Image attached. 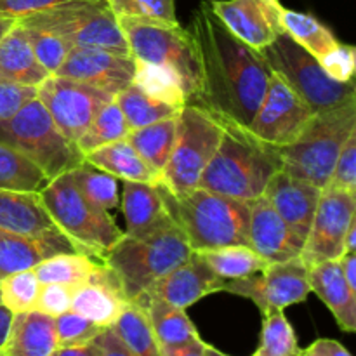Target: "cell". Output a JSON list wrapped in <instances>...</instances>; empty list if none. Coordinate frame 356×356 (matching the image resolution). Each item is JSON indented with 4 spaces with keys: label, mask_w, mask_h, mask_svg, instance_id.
Wrapping results in <instances>:
<instances>
[{
    "label": "cell",
    "mask_w": 356,
    "mask_h": 356,
    "mask_svg": "<svg viewBox=\"0 0 356 356\" xmlns=\"http://www.w3.org/2000/svg\"><path fill=\"white\" fill-rule=\"evenodd\" d=\"M188 33L198 76L191 104L221 122L249 127L271 79L261 52L235 37L216 16L209 0L195 10Z\"/></svg>",
    "instance_id": "cell-1"
},
{
    "label": "cell",
    "mask_w": 356,
    "mask_h": 356,
    "mask_svg": "<svg viewBox=\"0 0 356 356\" xmlns=\"http://www.w3.org/2000/svg\"><path fill=\"white\" fill-rule=\"evenodd\" d=\"M160 198L174 225L195 252L228 245L249 247L250 202L195 188L172 193L156 183Z\"/></svg>",
    "instance_id": "cell-2"
},
{
    "label": "cell",
    "mask_w": 356,
    "mask_h": 356,
    "mask_svg": "<svg viewBox=\"0 0 356 356\" xmlns=\"http://www.w3.org/2000/svg\"><path fill=\"white\" fill-rule=\"evenodd\" d=\"M282 169L278 148L257 139L242 125L222 122V136L211 162L198 179L202 190L252 202Z\"/></svg>",
    "instance_id": "cell-3"
},
{
    "label": "cell",
    "mask_w": 356,
    "mask_h": 356,
    "mask_svg": "<svg viewBox=\"0 0 356 356\" xmlns=\"http://www.w3.org/2000/svg\"><path fill=\"white\" fill-rule=\"evenodd\" d=\"M191 252L183 232L172 222L143 236L124 233L106 250L103 263L115 275L125 299L134 302L156 280L186 263Z\"/></svg>",
    "instance_id": "cell-4"
},
{
    "label": "cell",
    "mask_w": 356,
    "mask_h": 356,
    "mask_svg": "<svg viewBox=\"0 0 356 356\" xmlns=\"http://www.w3.org/2000/svg\"><path fill=\"white\" fill-rule=\"evenodd\" d=\"M356 131V101L315 113L292 145L278 148L282 169L325 188L344 143Z\"/></svg>",
    "instance_id": "cell-5"
},
{
    "label": "cell",
    "mask_w": 356,
    "mask_h": 356,
    "mask_svg": "<svg viewBox=\"0 0 356 356\" xmlns=\"http://www.w3.org/2000/svg\"><path fill=\"white\" fill-rule=\"evenodd\" d=\"M0 143L26 156L49 181L70 172L86 160L76 143L63 136L37 97L13 117L0 120Z\"/></svg>",
    "instance_id": "cell-6"
},
{
    "label": "cell",
    "mask_w": 356,
    "mask_h": 356,
    "mask_svg": "<svg viewBox=\"0 0 356 356\" xmlns=\"http://www.w3.org/2000/svg\"><path fill=\"white\" fill-rule=\"evenodd\" d=\"M259 52L271 73L287 83L312 108L313 113H323L356 101L355 80H334L322 65L285 31Z\"/></svg>",
    "instance_id": "cell-7"
},
{
    "label": "cell",
    "mask_w": 356,
    "mask_h": 356,
    "mask_svg": "<svg viewBox=\"0 0 356 356\" xmlns=\"http://www.w3.org/2000/svg\"><path fill=\"white\" fill-rule=\"evenodd\" d=\"M38 195L56 228L92 257L103 259L106 250L124 235L110 212L80 193L70 172L49 181Z\"/></svg>",
    "instance_id": "cell-8"
},
{
    "label": "cell",
    "mask_w": 356,
    "mask_h": 356,
    "mask_svg": "<svg viewBox=\"0 0 356 356\" xmlns=\"http://www.w3.org/2000/svg\"><path fill=\"white\" fill-rule=\"evenodd\" d=\"M19 21L26 26L59 35L72 47L106 49L118 54H131L124 31L106 0L70 2L19 17Z\"/></svg>",
    "instance_id": "cell-9"
},
{
    "label": "cell",
    "mask_w": 356,
    "mask_h": 356,
    "mask_svg": "<svg viewBox=\"0 0 356 356\" xmlns=\"http://www.w3.org/2000/svg\"><path fill=\"white\" fill-rule=\"evenodd\" d=\"M221 136V120L197 104H184L177 115L176 141L169 162L160 174V183L172 193L195 190L218 149Z\"/></svg>",
    "instance_id": "cell-10"
},
{
    "label": "cell",
    "mask_w": 356,
    "mask_h": 356,
    "mask_svg": "<svg viewBox=\"0 0 356 356\" xmlns=\"http://www.w3.org/2000/svg\"><path fill=\"white\" fill-rule=\"evenodd\" d=\"M117 19L125 35L131 56L139 61L165 66L176 73L188 103H191L197 94L198 76L188 30L181 28L179 23H160L124 16Z\"/></svg>",
    "instance_id": "cell-11"
},
{
    "label": "cell",
    "mask_w": 356,
    "mask_h": 356,
    "mask_svg": "<svg viewBox=\"0 0 356 356\" xmlns=\"http://www.w3.org/2000/svg\"><path fill=\"white\" fill-rule=\"evenodd\" d=\"M37 99L44 104L63 136L76 143L94 117L115 96L68 76L49 75L37 87Z\"/></svg>",
    "instance_id": "cell-12"
},
{
    "label": "cell",
    "mask_w": 356,
    "mask_h": 356,
    "mask_svg": "<svg viewBox=\"0 0 356 356\" xmlns=\"http://www.w3.org/2000/svg\"><path fill=\"white\" fill-rule=\"evenodd\" d=\"M222 292L250 299L261 313L285 309L306 301L309 289V268L301 257L268 263L259 273L238 280H225Z\"/></svg>",
    "instance_id": "cell-13"
},
{
    "label": "cell",
    "mask_w": 356,
    "mask_h": 356,
    "mask_svg": "<svg viewBox=\"0 0 356 356\" xmlns=\"http://www.w3.org/2000/svg\"><path fill=\"white\" fill-rule=\"evenodd\" d=\"M313 115L312 108L271 73L266 94L247 129L266 145L284 148L299 138Z\"/></svg>",
    "instance_id": "cell-14"
},
{
    "label": "cell",
    "mask_w": 356,
    "mask_h": 356,
    "mask_svg": "<svg viewBox=\"0 0 356 356\" xmlns=\"http://www.w3.org/2000/svg\"><path fill=\"white\" fill-rule=\"evenodd\" d=\"M356 195L323 188L305 238L301 259L308 268L323 261H337L344 254V235L355 218Z\"/></svg>",
    "instance_id": "cell-15"
},
{
    "label": "cell",
    "mask_w": 356,
    "mask_h": 356,
    "mask_svg": "<svg viewBox=\"0 0 356 356\" xmlns=\"http://www.w3.org/2000/svg\"><path fill=\"white\" fill-rule=\"evenodd\" d=\"M280 21L285 33L305 47L334 80H355L356 51L353 45L341 44L336 35L312 14L282 7Z\"/></svg>",
    "instance_id": "cell-16"
},
{
    "label": "cell",
    "mask_w": 356,
    "mask_h": 356,
    "mask_svg": "<svg viewBox=\"0 0 356 356\" xmlns=\"http://www.w3.org/2000/svg\"><path fill=\"white\" fill-rule=\"evenodd\" d=\"M136 59L106 49L73 47L54 75L86 82L117 96L134 82Z\"/></svg>",
    "instance_id": "cell-17"
},
{
    "label": "cell",
    "mask_w": 356,
    "mask_h": 356,
    "mask_svg": "<svg viewBox=\"0 0 356 356\" xmlns=\"http://www.w3.org/2000/svg\"><path fill=\"white\" fill-rule=\"evenodd\" d=\"M216 16L235 37L256 51L270 45L284 31L282 3L271 0H209Z\"/></svg>",
    "instance_id": "cell-18"
},
{
    "label": "cell",
    "mask_w": 356,
    "mask_h": 356,
    "mask_svg": "<svg viewBox=\"0 0 356 356\" xmlns=\"http://www.w3.org/2000/svg\"><path fill=\"white\" fill-rule=\"evenodd\" d=\"M87 254L61 229L38 235H16L0 232V280L7 275L35 270L42 261L58 254ZM90 256V254H87Z\"/></svg>",
    "instance_id": "cell-19"
},
{
    "label": "cell",
    "mask_w": 356,
    "mask_h": 356,
    "mask_svg": "<svg viewBox=\"0 0 356 356\" xmlns=\"http://www.w3.org/2000/svg\"><path fill=\"white\" fill-rule=\"evenodd\" d=\"M225 280L209 268L198 252H191L186 263L156 280L143 296L162 299L176 308L186 309L205 296L222 292Z\"/></svg>",
    "instance_id": "cell-20"
},
{
    "label": "cell",
    "mask_w": 356,
    "mask_h": 356,
    "mask_svg": "<svg viewBox=\"0 0 356 356\" xmlns=\"http://www.w3.org/2000/svg\"><path fill=\"white\" fill-rule=\"evenodd\" d=\"M305 240L275 212L264 197L250 202L249 247L268 263L301 256Z\"/></svg>",
    "instance_id": "cell-21"
},
{
    "label": "cell",
    "mask_w": 356,
    "mask_h": 356,
    "mask_svg": "<svg viewBox=\"0 0 356 356\" xmlns=\"http://www.w3.org/2000/svg\"><path fill=\"white\" fill-rule=\"evenodd\" d=\"M320 195L322 188L280 169L268 181L263 197L270 202L275 212L305 240L312 226Z\"/></svg>",
    "instance_id": "cell-22"
},
{
    "label": "cell",
    "mask_w": 356,
    "mask_h": 356,
    "mask_svg": "<svg viewBox=\"0 0 356 356\" xmlns=\"http://www.w3.org/2000/svg\"><path fill=\"white\" fill-rule=\"evenodd\" d=\"M129 305L131 302L122 294L117 278L106 266L92 280L79 285L72 292L73 312L103 329L113 325Z\"/></svg>",
    "instance_id": "cell-23"
},
{
    "label": "cell",
    "mask_w": 356,
    "mask_h": 356,
    "mask_svg": "<svg viewBox=\"0 0 356 356\" xmlns=\"http://www.w3.org/2000/svg\"><path fill=\"white\" fill-rule=\"evenodd\" d=\"M122 212L125 235L143 236L172 225L160 198L156 184L122 181Z\"/></svg>",
    "instance_id": "cell-24"
},
{
    "label": "cell",
    "mask_w": 356,
    "mask_h": 356,
    "mask_svg": "<svg viewBox=\"0 0 356 356\" xmlns=\"http://www.w3.org/2000/svg\"><path fill=\"white\" fill-rule=\"evenodd\" d=\"M309 289L332 312L341 330L353 334L356 330V292L344 280L339 261H323L309 268Z\"/></svg>",
    "instance_id": "cell-25"
},
{
    "label": "cell",
    "mask_w": 356,
    "mask_h": 356,
    "mask_svg": "<svg viewBox=\"0 0 356 356\" xmlns=\"http://www.w3.org/2000/svg\"><path fill=\"white\" fill-rule=\"evenodd\" d=\"M58 350L54 316L38 309L16 313L2 353L7 356H51Z\"/></svg>",
    "instance_id": "cell-26"
},
{
    "label": "cell",
    "mask_w": 356,
    "mask_h": 356,
    "mask_svg": "<svg viewBox=\"0 0 356 356\" xmlns=\"http://www.w3.org/2000/svg\"><path fill=\"white\" fill-rule=\"evenodd\" d=\"M51 73L40 65L19 21L0 40V80L38 87Z\"/></svg>",
    "instance_id": "cell-27"
},
{
    "label": "cell",
    "mask_w": 356,
    "mask_h": 356,
    "mask_svg": "<svg viewBox=\"0 0 356 356\" xmlns=\"http://www.w3.org/2000/svg\"><path fill=\"white\" fill-rule=\"evenodd\" d=\"M49 229H56V225L42 205L40 195L0 190V232L38 235Z\"/></svg>",
    "instance_id": "cell-28"
},
{
    "label": "cell",
    "mask_w": 356,
    "mask_h": 356,
    "mask_svg": "<svg viewBox=\"0 0 356 356\" xmlns=\"http://www.w3.org/2000/svg\"><path fill=\"white\" fill-rule=\"evenodd\" d=\"M86 160L120 181H138V183L149 184H156L160 181V174L155 172L139 156V153L132 148L127 138L108 143V145L87 153Z\"/></svg>",
    "instance_id": "cell-29"
},
{
    "label": "cell",
    "mask_w": 356,
    "mask_h": 356,
    "mask_svg": "<svg viewBox=\"0 0 356 356\" xmlns=\"http://www.w3.org/2000/svg\"><path fill=\"white\" fill-rule=\"evenodd\" d=\"M132 305L145 312L160 346H174L200 337L184 309L149 296H139Z\"/></svg>",
    "instance_id": "cell-30"
},
{
    "label": "cell",
    "mask_w": 356,
    "mask_h": 356,
    "mask_svg": "<svg viewBox=\"0 0 356 356\" xmlns=\"http://www.w3.org/2000/svg\"><path fill=\"white\" fill-rule=\"evenodd\" d=\"M177 115L153 122L145 127L132 129L127 136V141L131 143L132 148L159 174H162V170L165 169L170 153H172L174 141H176Z\"/></svg>",
    "instance_id": "cell-31"
},
{
    "label": "cell",
    "mask_w": 356,
    "mask_h": 356,
    "mask_svg": "<svg viewBox=\"0 0 356 356\" xmlns=\"http://www.w3.org/2000/svg\"><path fill=\"white\" fill-rule=\"evenodd\" d=\"M103 266L104 263H96L92 256L75 252L49 257L42 261L33 271L40 285L61 284L75 289L92 280L103 270Z\"/></svg>",
    "instance_id": "cell-32"
},
{
    "label": "cell",
    "mask_w": 356,
    "mask_h": 356,
    "mask_svg": "<svg viewBox=\"0 0 356 356\" xmlns=\"http://www.w3.org/2000/svg\"><path fill=\"white\" fill-rule=\"evenodd\" d=\"M198 254L222 280H238L259 273L268 264V261H264L259 254L247 245L219 247V249L200 250Z\"/></svg>",
    "instance_id": "cell-33"
},
{
    "label": "cell",
    "mask_w": 356,
    "mask_h": 356,
    "mask_svg": "<svg viewBox=\"0 0 356 356\" xmlns=\"http://www.w3.org/2000/svg\"><path fill=\"white\" fill-rule=\"evenodd\" d=\"M115 101H117L118 108H120L131 131L132 129L145 127V125L153 124V122L163 120V118L176 117L181 111V108L167 104L146 94L134 82L127 89L118 92L115 96Z\"/></svg>",
    "instance_id": "cell-34"
},
{
    "label": "cell",
    "mask_w": 356,
    "mask_h": 356,
    "mask_svg": "<svg viewBox=\"0 0 356 356\" xmlns=\"http://www.w3.org/2000/svg\"><path fill=\"white\" fill-rule=\"evenodd\" d=\"M47 183V176L33 162L0 143V190L38 193Z\"/></svg>",
    "instance_id": "cell-35"
},
{
    "label": "cell",
    "mask_w": 356,
    "mask_h": 356,
    "mask_svg": "<svg viewBox=\"0 0 356 356\" xmlns=\"http://www.w3.org/2000/svg\"><path fill=\"white\" fill-rule=\"evenodd\" d=\"M134 83L155 99L172 104L176 108H183L188 103V97L177 75L165 66L136 59Z\"/></svg>",
    "instance_id": "cell-36"
},
{
    "label": "cell",
    "mask_w": 356,
    "mask_h": 356,
    "mask_svg": "<svg viewBox=\"0 0 356 356\" xmlns=\"http://www.w3.org/2000/svg\"><path fill=\"white\" fill-rule=\"evenodd\" d=\"M70 176H72L73 183L79 188L80 193L87 200L92 202L94 205L108 212L118 207L120 198H118L117 177L97 169L96 165L89 163L87 160H83L80 165L70 170Z\"/></svg>",
    "instance_id": "cell-37"
},
{
    "label": "cell",
    "mask_w": 356,
    "mask_h": 356,
    "mask_svg": "<svg viewBox=\"0 0 356 356\" xmlns=\"http://www.w3.org/2000/svg\"><path fill=\"white\" fill-rule=\"evenodd\" d=\"M117 336L138 356H163L145 312L139 306L129 305L117 322L111 325Z\"/></svg>",
    "instance_id": "cell-38"
},
{
    "label": "cell",
    "mask_w": 356,
    "mask_h": 356,
    "mask_svg": "<svg viewBox=\"0 0 356 356\" xmlns=\"http://www.w3.org/2000/svg\"><path fill=\"white\" fill-rule=\"evenodd\" d=\"M129 132H131V129H129L117 101L113 99L94 117L89 127L86 129V132L76 141V146L86 156L87 153L94 152V149L101 148L108 143L125 139Z\"/></svg>",
    "instance_id": "cell-39"
},
{
    "label": "cell",
    "mask_w": 356,
    "mask_h": 356,
    "mask_svg": "<svg viewBox=\"0 0 356 356\" xmlns=\"http://www.w3.org/2000/svg\"><path fill=\"white\" fill-rule=\"evenodd\" d=\"M298 351V337L284 309L263 313L261 343L254 356H296Z\"/></svg>",
    "instance_id": "cell-40"
},
{
    "label": "cell",
    "mask_w": 356,
    "mask_h": 356,
    "mask_svg": "<svg viewBox=\"0 0 356 356\" xmlns=\"http://www.w3.org/2000/svg\"><path fill=\"white\" fill-rule=\"evenodd\" d=\"M40 291V282L33 270L7 275L0 280V302L16 313L35 309Z\"/></svg>",
    "instance_id": "cell-41"
},
{
    "label": "cell",
    "mask_w": 356,
    "mask_h": 356,
    "mask_svg": "<svg viewBox=\"0 0 356 356\" xmlns=\"http://www.w3.org/2000/svg\"><path fill=\"white\" fill-rule=\"evenodd\" d=\"M21 26H23L28 42H30L31 51H33V54L37 56L40 65L44 66L51 75H54V73L58 72L59 66L63 65V61L66 59V56H68L70 51L73 49L72 44L66 42L65 38L59 37V35L51 33V31L40 30V28L26 26V24L23 23H21Z\"/></svg>",
    "instance_id": "cell-42"
},
{
    "label": "cell",
    "mask_w": 356,
    "mask_h": 356,
    "mask_svg": "<svg viewBox=\"0 0 356 356\" xmlns=\"http://www.w3.org/2000/svg\"><path fill=\"white\" fill-rule=\"evenodd\" d=\"M117 17H138V19L179 23L176 17L174 0H106Z\"/></svg>",
    "instance_id": "cell-43"
},
{
    "label": "cell",
    "mask_w": 356,
    "mask_h": 356,
    "mask_svg": "<svg viewBox=\"0 0 356 356\" xmlns=\"http://www.w3.org/2000/svg\"><path fill=\"white\" fill-rule=\"evenodd\" d=\"M54 325L58 346H79V344L92 343L104 330L103 327L96 325L73 309L56 316Z\"/></svg>",
    "instance_id": "cell-44"
},
{
    "label": "cell",
    "mask_w": 356,
    "mask_h": 356,
    "mask_svg": "<svg viewBox=\"0 0 356 356\" xmlns=\"http://www.w3.org/2000/svg\"><path fill=\"white\" fill-rule=\"evenodd\" d=\"M325 188L356 195V131L344 143Z\"/></svg>",
    "instance_id": "cell-45"
},
{
    "label": "cell",
    "mask_w": 356,
    "mask_h": 356,
    "mask_svg": "<svg viewBox=\"0 0 356 356\" xmlns=\"http://www.w3.org/2000/svg\"><path fill=\"white\" fill-rule=\"evenodd\" d=\"M72 287L61 284H45L40 285L38 299L35 309L51 316H59L61 313L72 309Z\"/></svg>",
    "instance_id": "cell-46"
},
{
    "label": "cell",
    "mask_w": 356,
    "mask_h": 356,
    "mask_svg": "<svg viewBox=\"0 0 356 356\" xmlns=\"http://www.w3.org/2000/svg\"><path fill=\"white\" fill-rule=\"evenodd\" d=\"M35 97H37V87L0 80V120L13 117Z\"/></svg>",
    "instance_id": "cell-47"
},
{
    "label": "cell",
    "mask_w": 356,
    "mask_h": 356,
    "mask_svg": "<svg viewBox=\"0 0 356 356\" xmlns=\"http://www.w3.org/2000/svg\"><path fill=\"white\" fill-rule=\"evenodd\" d=\"M70 2H87V0H0V16H10L19 19V17L65 6Z\"/></svg>",
    "instance_id": "cell-48"
},
{
    "label": "cell",
    "mask_w": 356,
    "mask_h": 356,
    "mask_svg": "<svg viewBox=\"0 0 356 356\" xmlns=\"http://www.w3.org/2000/svg\"><path fill=\"white\" fill-rule=\"evenodd\" d=\"M94 344H96V356H138L134 351L129 350L127 344L117 336L111 327L104 329L94 339Z\"/></svg>",
    "instance_id": "cell-49"
},
{
    "label": "cell",
    "mask_w": 356,
    "mask_h": 356,
    "mask_svg": "<svg viewBox=\"0 0 356 356\" xmlns=\"http://www.w3.org/2000/svg\"><path fill=\"white\" fill-rule=\"evenodd\" d=\"M163 356H205V343L202 337L174 346H162Z\"/></svg>",
    "instance_id": "cell-50"
},
{
    "label": "cell",
    "mask_w": 356,
    "mask_h": 356,
    "mask_svg": "<svg viewBox=\"0 0 356 356\" xmlns=\"http://www.w3.org/2000/svg\"><path fill=\"white\" fill-rule=\"evenodd\" d=\"M339 266L343 271V277L346 280V284L350 285L351 291L356 292V254L355 252H346L339 257Z\"/></svg>",
    "instance_id": "cell-51"
},
{
    "label": "cell",
    "mask_w": 356,
    "mask_h": 356,
    "mask_svg": "<svg viewBox=\"0 0 356 356\" xmlns=\"http://www.w3.org/2000/svg\"><path fill=\"white\" fill-rule=\"evenodd\" d=\"M312 346L322 356H351L343 344L334 339H316Z\"/></svg>",
    "instance_id": "cell-52"
},
{
    "label": "cell",
    "mask_w": 356,
    "mask_h": 356,
    "mask_svg": "<svg viewBox=\"0 0 356 356\" xmlns=\"http://www.w3.org/2000/svg\"><path fill=\"white\" fill-rule=\"evenodd\" d=\"M51 356H96V344L92 341L79 346H58Z\"/></svg>",
    "instance_id": "cell-53"
},
{
    "label": "cell",
    "mask_w": 356,
    "mask_h": 356,
    "mask_svg": "<svg viewBox=\"0 0 356 356\" xmlns=\"http://www.w3.org/2000/svg\"><path fill=\"white\" fill-rule=\"evenodd\" d=\"M13 320H14V313L10 312L7 306H3L2 302H0V353H2L7 339H9L10 327H13Z\"/></svg>",
    "instance_id": "cell-54"
},
{
    "label": "cell",
    "mask_w": 356,
    "mask_h": 356,
    "mask_svg": "<svg viewBox=\"0 0 356 356\" xmlns=\"http://www.w3.org/2000/svg\"><path fill=\"white\" fill-rule=\"evenodd\" d=\"M344 254L346 252H356V218L350 221V226L346 229V235H344Z\"/></svg>",
    "instance_id": "cell-55"
},
{
    "label": "cell",
    "mask_w": 356,
    "mask_h": 356,
    "mask_svg": "<svg viewBox=\"0 0 356 356\" xmlns=\"http://www.w3.org/2000/svg\"><path fill=\"white\" fill-rule=\"evenodd\" d=\"M16 17H10V16H0V40H2L3 35L7 33V31L10 30V28L14 26V23H16Z\"/></svg>",
    "instance_id": "cell-56"
},
{
    "label": "cell",
    "mask_w": 356,
    "mask_h": 356,
    "mask_svg": "<svg viewBox=\"0 0 356 356\" xmlns=\"http://www.w3.org/2000/svg\"><path fill=\"white\" fill-rule=\"evenodd\" d=\"M205 356H229V355L222 353V351L216 350L214 346H211V344L205 343Z\"/></svg>",
    "instance_id": "cell-57"
},
{
    "label": "cell",
    "mask_w": 356,
    "mask_h": 356,
    "mask_svg": "<svg viewBox=\"0 0 356 356\" xmlns=\"http://www.w3.org/2000/svg\"><path fill=\"white\" fill-rule=\"evenodd\" d=\"M296 356H322V355H320L318 351H316L315 348H313L312 344H309V346L306 348V350H299L298 355H296Z\"/></svg>",
    "instance_id": "cell-58"
},
{
    "label": "cell",
    "mask_w": 356,
    "mask_h": 356,
    "mask_svg": "<svg viewBox=\"0 0 356 356\" xmlns=\"http://www.w3.org/2000/svg\"><path fill=\"white\" fill-rule=\"evenodd\" d=\"M271 2H277V0H271Z\"/></svg>",
    "instance_id": "cell-59"
},
{
    "label": "cell",
    "mask_w": 356,
    "mask_h": 356,
    "mask_svg": "<svg viewBox=\"0 0 356 356\" xmlns=\"http://www.w3.org/2000/svg\"><path fill=\"white\" fill-rule=\"evenodd\" d=\"M0 356H7V355H0Z\"/></svg>",
    "instance_id": "cell-60"
},
{
    "label": "cell",
    "mask_w": 356,
    "mask_h": 356,
    "mask_svg": "<svg viewBox=\"0 0 356 356\" xmlns=\"http://www.w3.org/2000/svg\"><path fill=\"white\" fill-rule=\"evenodd\" d=\"M252 356H254V355H252Z\"/></svg>",
    "instance_id": "cell-61"
}]
</instances>
